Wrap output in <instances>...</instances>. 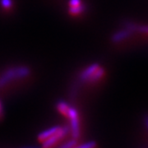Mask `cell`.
<instances>
[{"label": "cell", "mask_w": 148, "mask_h": 148, "mask_svg": "<svg viewBox=\"0 0 148 148\" xmlns=\"http://www.w3.org/2000/svg\"><path fill=\"white\" fill-rule=\"evenodd\" d=\"M82 4V0H69V6L70 7H76Z\"/></svg>", "instance_id": "obj_12"}, {"label": "cell", "mask_w": 148, "mask_h": 148, "mask_svg": "<svg viewBox=\"0 0 148 148\" xmlns=\"http://www.w3.org/2000/svg\"><path fill=\"white\" fill-rule=\"evenodd\" d=\"M96 146L95 142H88V143H86L84 144H81L78 146V147L80 148H92L95 147Z\"/></svg>", "instance_id": "obj_11"}, {"label": "cell", "mask_w": 148, "mask_h": 148, "mask_svg": "<svg viewBox=\"0 0 148 148\" xmlns=\"http://www.w3.org/2000/svg\"><path fill=\"white\" fill-rule=\"evenodd\" d=\"M0 4L3 8L9 9L12 6V0H0Z\"/></svg>", "instance_id": "obj_9"}, {"label": "cell", "mask_w": 148, "mask_h": 148, "mask_svg": "<svg viewBox=\"0 0 148 148\" xmlns=\"http://www.w3.org/2000/svg\"><path fill=\"white\" fill-rule=\"evenodd\" d=\"M69 108H70V106L65 101H58V103H57V110L64 116H68Z\"/></svg>", "instance_id": "obj_6"}, {"label": "cell", "mask_w": 148, "mask_h": 148, "mask_svg": "<svg viewBox=\"0 0 148 148\" xmlns=\"http://www.w3.org/2000/svg\"><path fill=\"white\" fill-rule=\"evenodd\" d=\"M85 10V7L82 4L79 6H76V7H70L69 8V12L71 15L73 16H77V15H80L81 13L83 12Z\"/></svg>", "instance_id": "obj_8"}, {"label": "cell", "mask_w": 148, "mask_h": 148, "mask_svg": "<svg viewBox=\"0 0 148 148\" xmlns=\"http://www.w3.org/2000/svg\"><path fill=\"white\" fill-rule=\"evenodd\" d=\"M138 30L139 32H143L144 34L148 35V26H143V27H139L138 28Z\"/></svg>", "instance_id": "obj_13"}, {"label": "cell", "mask_w": 148, "mask_h": 148, "mask_svg": "<svg viewBox=\"0 0 148 148\" xmlns=\"http://www.w3.org/2000/svg\"><path fill=\"white\" fill-rule=\"evenodd\" d=\"M3 114V106H2V104H1V102H0V116Z\"/></svg>", "instance_id": "obj_14"}, {"label": "cell", "mask_w": 148, "mask_h": 148, "mask_svg": "<svg viewBox=\"0 0 148 148\" xmlns=\"http://www.w3.org/2000/svg\"><path fill=\"white\" fill-rule=\"evenodd\" d=\"M100 65L97 64H93L90 65L89 67H87L86 69H85L84 71L81 73L80 77L82 81H86L89 82V80L90 79V77L95 74V73L100 69Z\"/></svg>", "instance_id": "obj_4"}, {"label": "cell", "mask_w": 148, "mask_h": 148, "mask_svg": "<svg viewBox=\"0 0 148 148\" xmlns=\"http://www.w3.org/2000/svg\"><path fill=\"white\" fill-rule=\"evenodd\" d=\"M68 118L70 119V128L72 131V136L74 139H77L80 137V124H79V118L77 110L71 107L69 108Z\"/></svg>", "instance_id": "obj_3"}, {"label": "cell", "mask_w": 148, "mask_h": 148, "mask_svg": "<svg viewBox=\"0 0 148 148\" xmlns=\"http://www.w3.org/2000/svg\"><path fill=\"white\" fill-rule=\"evenodd\" d=\"M30 73L31 70L27 66H16L7 69L0 75V88H3L12 81L25 78Z\"/></svg>", "instance_id": "obj_1"}, {"label": "cell", "mask_w": 148, "mask_h": 148, "mask_svg": "<svg viewBox=\"0 0 148 148\" xmlns=\"http://www.w3.org/2000/svg\"><path fill=\"white\" fill-rule=\"evenodd\" d=\"M69 131H70V127L69 126L60 127L58 128V131L55 132L54 134H53L52 136H50L45 141L43 142L42 146L44 147H53V145H55L58 142L61 141L64 137H66L69 134Z\"/></svg>", "instance_id": "obj_2"}, {"label": "cell", "mask_w": 148, "mask_h": 148, "mask_svg": "<svg viewBox=\"0 0 148 148\" xmlns=\"http://www.w3.org/2000/svg\"><path fill=\"white\" fill-rule=\"evenodd\" d=\"M59 127H60V126H53V127H49V128H48L46 130L43 131V132H41L38 135V138H37L38 140L40 142L43 143L44 141H45L47 138H49L50 136H52L53 134H54L55 132H57Z\"/></svg>", "instance_id": "obj_5"}, {"label": "cell", "mask_w": 148, "mask_h": 148, "mask_svg": "<svg viewBox=\"0 0 148 148\" xmlns=\"http://www.w3.org/2000/svg\"><path fill=\"white\" fill-rule=\"evenodd\" d=\"M146 123H147V127H148V119H147V120H146Z\"/></svg>", "instance_id": "obj_15"}, {"label": "cell", "mask_w": 148, "mask_h": 148, "mask_svg": "<svg viewBox=\"0 0 148 148\" xmlns=\"http://www.w3.org/2000/svg\"><path fill=\"white\" fill-rule=\"evenodd\" d=\"M130 35V30L128 29L127 31H122L117 33L116 35L114 36V40L119 42V41H121L123 40H124L125 38H127L128 36Z\"/></svg>", "instance_id": "obj_7"}, {"label": "cell", "mask_w": 148, "mask_h": 148, "mask_svg": "<svg viewBox=\"0 0 148 148\" xmlns=\"http://www.w3.org/2000/svg\"><path fill=\"white\" fill-rule=\"evenodd\" d=\"M76 144H77V139H73L69 142H66V143L61 145V147L63 148H71L73 147H76Z\"/></svg>", "instance_id": "obj_10"}]
</instances>
